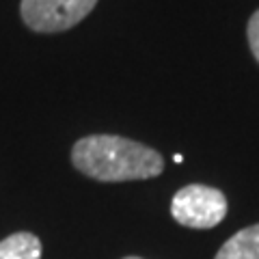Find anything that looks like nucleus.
<instances>
[{"instance_id":"obj_4","label":"nucleus","mask_w":259,"mask_h":259,"mask_svg":"<svg viewBox=\"0 0 259 259\" xmlns=\"http://www.w3.org/2000/svg\"><path fill=\"white\" fill-rule=\"evenodd\" d=\"M214 259H259V223L231 236Z\"/></svg>"},{"instance_id":"obj_2","label":"nucleus","mask_w":259,"mask_h":259,"mask_svg":"<svg viewBox=\"0 0 259 259\" xmlns=\"http://www.w3.org/2000/svg\"><path fill=\"white\" fill-rule=\"evenodd\" d=\"M171 214L190 229H212L227 216V197L223 190L203 184H188L175 192Z\"/></svg>"},{"instance_id":"obj_5","label":"nucleus","mask_w":259,"mask_h":259,"mask_svg":"<svg viewBox=\"0 0 259 259\" xmlns=\"http://www.w3.org/2000/svg\"><path fill=\"white\" fill-rule=\"evenodd\" d=\"M0 259H41V242L28 231L0 240Z\"/></svg>"},{"instance_id":"obj_3","label":"nucleus","mask_w":259,"mask_h":259,"mask_svg":"<svg viewBox=\"0 0 259 259\" xmlns=\"http://www.w3.org/2000/svg\"><path fill=\"white\" fill-rule=\"evenodd\" d=\"M97 0H22L20 13L32 32H65L95 9Z\"/></svg>"},{"instance_id":"obj_7","label":"nucleus","mask_w":259,"mask_h":259,"mask_svg":"<svg viewBox=\"0 0 259 259\" xmlns=\"http://www.w3.org/2000/svg\"><path fill=\"white\" fill-rule=\"evenodd\" d=\"M123 259H141V257H123Z\"/></svg>"},{"instance_id":"obj_6","label":"nucleus","mask_w":259,"mask_h":259,"mask_svg":"<svg viewBox=\"0 0 259 259\" xmlns=\"http://www.w3.org/2000/svg\"><path fill=\"white\" fill-rule=\"evenodd\" d=\"M246 37H248L250 52H253L255 61L259 63V9H257L253 15H250L248 26H246Z\"/></svg>"},{"instance_id":"obj_1","label":"nucleus","mask_w":259,"mask_h":259,"mask_svg":"<svg viewBox=\"0 0 259 259\" xmlns=\"http://www.w3.org/2000/svg\"><path fill=\"white\" fill-rule=\"evenodd\" d=\"M71 162L82 175L104 184L151 180L164 171V160L156 149L117 134L80 139L71 149Z\"/></svg>"}]
</instances>
